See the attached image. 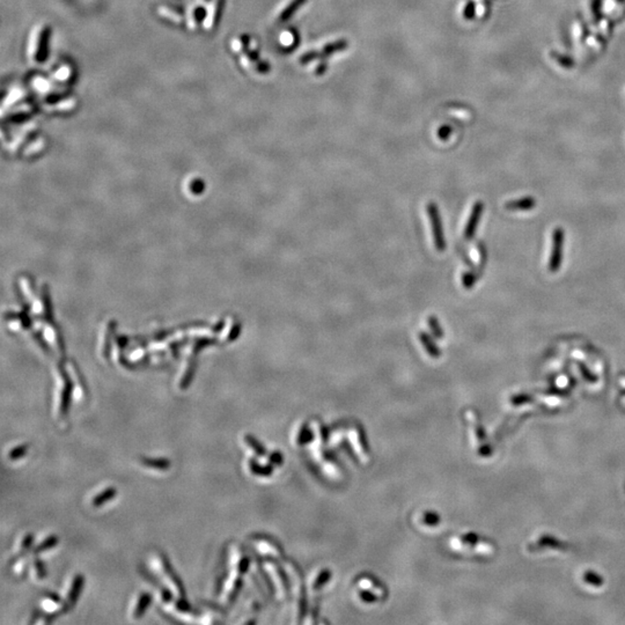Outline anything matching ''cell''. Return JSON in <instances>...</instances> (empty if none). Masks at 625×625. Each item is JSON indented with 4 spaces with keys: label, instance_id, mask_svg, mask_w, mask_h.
<instances>
[{
    "label": "cell",
    "instance_id": "6da1fadb",
    "mask_svg": "<svg viewBox=\"0 0 625 625\" xmlns=\"http://www.w3.org/2000/svg\"><path fill=\"white\" fill-rule=\"evenodd\" d=\"M427 213H428V217H430V223H431L433 241H434V247H435L436 250L440 251V253H442V251L446 250L447 242H446V239H445V233H443L441 216H440L438 205H436L435 203H433V202L428 203V204H427Z\"/></svg>",
    "mask_w": 625,
    "mask_h": 625
},
{
    "label": "cell",
    "instance_id": "7a4b0ae2",
    "mask_svg": "<svg viewBox=\"0 0 625 625\" xmlns=\"http://www.w3.org/2000/svg\"><path fill=\"white\" fill-rule=\"evenodd\" d=\"M564 239H565V234H564L563 228L557 227L553 229L551 255L550 259H549V270L551 272H557L562 266Z\"/></svg>",
    "mask_w": 625,
    "mask_h": 625
},
{
    "label": "cell",
    "instance_id": "3957f363",
    "mask_svg": "<svg viewBox=\"0 0 625 625\" xmlns=\"http://www.w3.org/2000/svg\"><path fill=\"white\" fill-rule=\"evenodd\" d=\"M484 212V203L483 202H476L475 204L473 206L472 212H470L469 219L466 221L465 228H464V238L466 240H472L474 236L476 234V231L478 228V224H480L481 218L483 216Z\"/></svg>",
    "mask_w": 625,
    "mask_h": 625
},
{
    "label": "cell",
    "instance_id": "277c9868",
    "mask_svg": "<svg viewBox=\"0 0 625 625\" xmlns=\"http://www.w3.org/2000/svg\"><path fill=\"white\" fill-rule=\"evenodd\" d=\"M85 585V577L81 574H77L73 578L72 585H71L69 595H67V603L64 604V608L62 609L63 613L70 611L71 609H73V607L77 603L79 596H80V593L82 590V587Z\"/></svg>",
    "mask_w": 625,
    "mask_h": 625
},
{
    "label": "cell",
    "instance_id": "5b68a950",
    "mask_svg": "<svg viewBox=\"0 0 625 625\" xmlns=\"http://www.w3.org/2000/svg\"><path fill=\"white\" fill-rule=\"evenodd\" d=\"M160 558H161V563H163V567H164V570L166 572V574L168 575L169 579H171V580H172V582L174 583V586L176 587V588H178L180 597L187 598V592H186V588H184V586H183V582L180 579L178 573H176V572L174 571V568H173L172 564H171V562H169V559H168V557L166 556V555H164V553H160Z\"/></svg>",
    "mask_w": 625,
    "mask_h": 625
},
{
    "label": "cell",
    "instance_id": "8992f818",
    "mask_svg": "<svg viewBox=\"0 0 625 625\" xmlns=\"http://www.w3.org/2000/svg\"><path fill=\"white\" fill-rule=\"evenodd\" d=\"M536 206V201L534 197H523L515 201L507 202L505 204L506 210L510 211H529Z\"/></svg>",
    "mask_w": 625,
    "mask_h": 625
},
{
    "label": "cell",
    "instance_id": "52a82bcc",
    "mask_svg": "<svg viewBox=\"0 0 625 625\" xmlns=\"http://www.w3.org/2000/svg\"><path fill=\"white\" fill-rule=\"evenodd\" d=\"M419 341L421 343V345L424 346L425 351H426L428 355H430L432 358H439L440 357V350L436 345L435 341L430 336V335L426 333H419Z\"/></svg>",
    "mask_w": 625,
    "mask_h": 625
},
{
    "label": "cell",
    "instance_id": "ba28073f",
    "mask_svg": "<svg viewBox=\"0 0 625 625\" xmlns=\"http://www.w3.org/2000/svg\"><path fill=\"white\" fill-rule=\"evenodd\" d=\"M152 603V594L150 593H142L140 594V596L138 598L137 604H135L134 611H133V617L135 619L141 618L144 616L145 611L147 610V608Z\"/></svg>",
    "mask_w": 625,
    "mask_h": 625
},
{
    "label": "cell",
    "instance_id": "9c48e42d",
    "mask_svg": "<svg viewBox=\"0 0 625 625\" xmlns=\"http://www.w3.org/2000/svg\"><path fill=\"white\" fill-rule=\"evenodd\" d=\"M140 462L141 464H144L145 466L150 469H155V470H168L171 468L172 462L168 460V458L165 457H160V458H152V457H140Z\"/></svg>",
    "mask_w": 625,
    "mask_h": 625
},
{
    "label": "cell",
    "instance_id": "30bf717a",
    "mask_svg": "<svg viewBox=\"0 0 625 625\" xmlns=\"http://www.w3.org/2000/svg\"><path fill=\"white\" fill-rule=\"evenodd\" d=\"M116 495H117V490H116L115 488H108V489H105L104 491L100 492L99 495H97V496L95 497V498L93 499V502H92L93 506H94V507H101V506H103L105 503L110 502V500L114 499L115 497H116Z\"/></svg>",
    "mask_w": 625,
    "mask_h": 625
},
{
    "label": "cell",
    "instance_id": "8fae6325",
    "mask_svg": "<svg viewBox=\"0 0 625 625\" xmlns=\"http://www.w3.org/2000/svg\"><path fill=\"white\" fill-rule=\"evenodd\" d=\"M58 541H59V540H58V537H57V536H55V535H51V536L47 537V538H45V540H44L43 542H41V543H40L39 545H37V547H36L35 549H34V550H33V555H35V556H36V555H39V553L43 552V551L50 550V549L55 548L56 545L58 544Z\"/></svg>",
    "mask_w": 625,
    "mask_h": 625
},
{
    "label": "cell",
    "instance_id": "7c38bea8",
    "mask_svg": "<svg viewBox=\"0 0 625 625\" xmlns=\"http://www.w3.org/2000/svg\"><path fill=\"white\" fill-rule=\"evenodd\" d=\"M427 323H428V327H430V329L432 331L433 336H434L435 338H442L443 337L442 328H441V326H440L438 319L434 318V316H430V318H428Z\"/></svg>",
    "mask_w": 625,
    "mask_h": 625
},
{
    "label": "cell",
    "instance_id": "4fadbf2b",
    "mask_svg": "<svg viewBox=\"0 0 625 625\" xmlns=\"http://www.w3.org/2000/svg\"><path fill=\"white\" fill-rule=\"evenodd\" d=\"M27 451H28V446L27 445L17 446V447H14L13 449L9 453V458H10L11 461H18V460H20V458L24 457L25 455L27 454Z\"/></svg>",
    "mask_w": 625,
    "mask_h": 625
},
{
    "label": "cell",
    "instance_id": "5bb4252c",
    "mask_svg": "<svg viewBox=\"0 0 625 625\" xmlns=\"http://www.w3.org/2000/svg\"><path fill=\"white\" fill-rule=\"evenodd\" d=\"M477 276L474 272H464L462 276V285L466 289L473 288L476 284Z\"/></svg>",
    "mask_w": 625,
    "mask_h": 625
},
{
    "label": "cell",
    "instance_id": "9a60e30c",
    "mask_svg": "<svg viewBox=\"0 0 625 625\" xmlns=\"http://www.w3.org/2000/svg\"><path fill=\"white\" fill-rule=\"evenodd\" d=\"M246 442H247L248 445H249L251 448H253V449H254V450L256 451V453H257L258 455H263V454H264V448H263V446L261 445V443H259V442L257 441V440H256V439L254 438V436H251V435H247V436H246Z\"/></svg>",
    "mask_w": 625,
    "mask_h": 625
},
{
    "label": "cell",
    "instance_id": "2e32d148",
    "mask_svg": "<svg viewBox=\"0 0 625 625\" xmlns=\"http://www.w3.org/2000/svg\"><path fill=\"white\" fill-rule=\"evenodd\" d=\"M175 605H176V609H178V610L181 611V612H191V611H194V609H193V607H191V604L187 601V598H184V597H180L179 600L176 601Z\"/></svg>",
    "mask_w": 625,
    "mask_h": 625
},
{
    "label": "cell",
    "instance_id": "e0dca14e",
    "mask_svg": "<svg viewBox=\"0 0 625 625\" xmlns=\"http://www.w3.org/2000/svg\"><path fill=\"white\" fill-rule=\"evenodd\" d=\"M33 563H34V566H35L37 577H39L40 579H44L45 577H47V571H45V567H44V564L42 560H41L39 557H35Z\"/></svg>",
    "mask_w": 625,
    "mask_h": 625
},
{
    "label": "cell",
    "instance_id": "ac0fdd59",
    "mask_svg": "<svg viewBox=\"0 0 625 625\" xmlns=\"http://www.w3.org/2000/svg\"><path fill=\"white\" fill-rule=\"evenodd\" d=\"M33 542H34L33 534H27V535L25 536L24 541H22V544H21V556L25 555L26 552L30 550V548H32V545H33Z\"/></svg>",
    "mask_w": 625,
    "mask_h": 625
},
{
    "label": "cell",
    "instance_id": "d6986e66",
    "mask_svg": "<svg viewBox=\"0 0 625 625\" xmlns=\"http://www.w3.org/2000/svg\"><path fill=\"white\" fill-rule=\"evenodd\" d=\"M241 587H242V580H241V579H238V580L234 582V587H233L232 593L229 594V597H228L229 603H233V602L236 600V597H238V594L240 593V590H241Z\"/></svg>",
    "mask_w": 625,
    "mask_h": 625
},
{
    "label": "cell",
    "instance_id": "ffe728a7",
    "mask_svg": "<svg viewBox=\"0 0 625 625\" xmlns=\"http://www.w3.org/2000/svg\"><path fill=\"white\" fill-rule=\"evenodd\" d=\"M160 592H161V597H163V601L165 602V603H171V602L173 601V593L171 592V590H169L167 587L163 586L160 588Z\"/></svg>",
    "mask_w": 625,
    "mask_h": 625
},
{
    "label": "cell",
    "instance_id": "44dd1931",
    "mask_svg": "<svg viewBox=\"0 0 625 625\" xmlns=\"http://www.w3.org/2000/svg\"><path fill=\"white\" fill-rule=\"evenodd\" d=\"M44 596L47 597V598H49V600H51L52 602H55V603H60V602H62L59 595H57V594H55V593H52V592H45Z\"/></svg>",
    "mask_w": 625,
    "mask_h": 625
},
{
    "label": "cell",
    "instance_id": "7402d4cb",
    "mask_svg": "<svg viewBox=\"0 0 625 625\" xmlns=\"http://www.w3.org/2000/svg\"><path fill=\"white\" fill-rule=\"evenodd\" d=\"M579 367H580V370H581V372H582L583 376H585V378H586L587 380H589V381H594V380H596L595 376H593L592 374H590L589 371L587 370V368H586L585 366H583V365H580V366H579Z\"/></svg>",
    "mask_w": 625,
    "mask_h": 625
},
{
    "label": "cell",
    "instance_id": "603a6c76",
    "mask_svg": "<svg viewBox=\"0 0 625 625\" xmlns=\"http://www.w3.org/2000/svg\"><path fill=\"white\" fill-rule=\"evenodd\" d=\"M248 565H249V562H248L247 558H243L241 560L239 564V572L240 573H246L248 570Z\"/></svg>",
    "mask_w": 625,
    "mask_h": 625
}]
</instances>
